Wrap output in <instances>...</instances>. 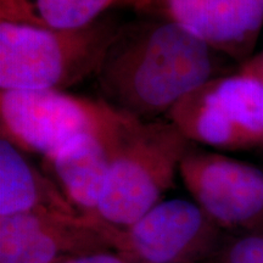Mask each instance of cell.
Here are the masks:
<instances>
[{
	"mask_svg": "<svg viewBox=\"0 0 263 263\" xmlns=\"http://www.w3.org/2000/svg\"><path fill=\"white\" fill-rule=\"evenodd\" d=\"M116 0H2V20L54 29L87 27Z\"/></svg>",
	"mask_w": 263,
	"mask_h": 263,
	"instance_id": "cell-11",
	"label": "cell"
},
{
	"mask_svg": "<svg viewBox=\"0 0 263 263\" xmlns=\"http://www.w3.org/2000/svg\"><path fill=\"white\" fill-rule=\"evenodd\" d=\"M59 263H132L124 258L122 255L114 250H104V251L90 252V254L80 255L71 257Z\"/></svg>",
	"mask_w": 263,
	"mask_h": 263,
	"instance_id": "cell-13",
	"label": "cell"
},
{
	"mask_svg": "<svg viewBox=\"0 0 263 263\" xmlns=\"http://www.w3.org/2000/svg\"><path fill=\"white\" fill-rule=\"evenodd\" d=\"M110 108L64 90H0L2 138L45 159L97 126Z\"/></svg>",
	"mask_w": 263,
	"mask_h": 263,
	"instance_id": "cell-6",
	"label": "cell"
},
{
	"mask_svg": "<svg viewBox=\"0 0 263 263\" xmlns=\"http://www.w3.org/2000/svg\"><path fill=\"white\" fill-rule=\"evenodd\" d=\"M178 173L193 201L219 228L262 229L263 172L257 167L189 147Z\"/></svg>",
	"mask_w": 263,
	"mask_h": 263,
	"instance_id": "cell-7",
	"label": "cell"
},
{
	"mask_svg": "<svg viewBox=\"0 0 263 263\" xmlns=\"http://www.w3.org/2000/svg\"><path fill=\"white\" fill-rule=\"evenodd\" d=\"M244 66H246L249 70L255 72L256 74L259 76L263 80V50L258 55H256L255 58H252L251 60L246 62Z\"/></svg>",
	"mask_w": 263,
	"mask_h": 263,
	"instance_id": "cell-14",
	"label": "cell"
},
{
	"mask_svg": "<svg viewBox=\"0 0 263 263\" xmlns=\"http://www.w3.org/2000/svg\"><path fill=\"white\" fill-rule=\"evenodd\" d=\"M91 219L111 249L132 263H197L219 251L221 228L189 200H162L124 228Z\"/></svg>",
	"mask_w": 263,
	"mask_h": 263,
	"instance_id": "cell-5",
	"label": "cell"
},
{
	"mask_svg": "<svg viewBox=\"0 0 263 263\" xmlns=\"http://www.w3.org/2000/svg\"><path fill=\"white\" fill-rule=\"evenodd\" d=\"M138 121L111 106L97 126L43 159L51 179L82 215L97 212L108 171Z\"/></svg>",
	"mask_w": 263,
	"mask_h": 263,
	"instance_id": "cell-8",
	"label": "cell"
},
{
	"mask_svg": "<svg viewBox=\"0 0 263 263\" xmlns=\"http://www.w3.org/2000/svg\"><path fill=\"white\" fill-rule=\"evenodd\" d=\"M137 5L234 58L254 48L263 27V0H137Z\"/></svg>",
	"mask_w": 263,
	"mask_h": 263,
	"instance_id": "cell-9",
	"label": "cell"
},
{
	"mask_svg": "<svg viewBox=\"0 0 263 263\" xmlns=\"http://www.w3.org/2000/svg\"><path fill=\"white\" fill-rule=\"evenodd\" d=\"M166 116L194 143L223 150L263 147V80L242 66L197 88Z\"/></svg>",
	"mask_w": 263,
	"mask_h": 263,
	"instance_id": "cell-4",
	"label": "cell"
},
{
	"mask_svg": "<svg viewBox=\"0 0 263 263\" xmlns=\"http://www.w3.org/2000/svg\"><path fill=\"white\" fill-rule=\"evenodd\" d=\"M218 263H263V230L232 239L218 251Z\"/></svg>",
	"mask_w": 263,
	"mask_h": 263,
	"instance_id": "cell-12",
	"label": "cell"
},
{
	"mask_svg": "<svg viewBox=\"0 0 263 263\" xmlns=\"http://www.w3.org/2000/svg\"><path fill=\"white\" fill-rule=\"evenodd\" d=\"M218 55L180 26L154 18L118 28L95 76L105 103L153 121L218 77Z\"/></svg>",
	"mask_w": 263,
	"mask_h": 263,
	"instance_id": "cell-1",
	"label": "cell"
},
{
	"mask_svg": "<svg viewBox=\"0 0 263 263\" xmlns=\"http://www.w3.org/2000/svg\"><path fill=\"white\" fill-rule=\"evenodd\" d=\"M80 215L58 184L26 159L11 141L0 139V217L28 212ZM82 215V213H81Z\"/></svg>",
	"mask_w": 263,
	"mask_h": 263,
	"instance_id": "cell-10",
	"label": "cell"
},
{
	"mask_svg": "<svg viewBox=\"0 0 263 263\" xmlns=\"http://www.w3.org/2000/svg\"><path fill=\"white\" fill-rule=\"evenodd\" d=\"M117 27L76 29L0 21V89L65 90L97 73Z\"/></svg>",
	"mask_w": 263,
	"mask_h": 263,
	"instance_id": "cell-2",
	"label": "cell"
},
{
	"mask_svg": "<svg viewBox=\"0 0 263 263\" xmlns=\"http://www.w3.org/2000/svg\"><path fill=\"white\" fill-rule=\"evenodd\" d=\"M190 141L168 120H139L128 134L105 180L94 217L124 228L162 201Z\"/></svg>",
	"mask_w": 263,
	"mask_h": 263,
	"instance_id": "cell-3",
	"label": "cell"
}]
</instances>
